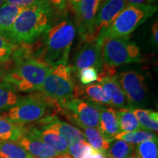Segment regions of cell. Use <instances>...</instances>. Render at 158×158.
<instances>
[{
	"label": "cell",
	"mask_w": 158,
	"mask_h": 158,
	"mask_svg": "<svg viewBox=\"0 0 158 158\" xmlns=\"http://www.w3.org/2000/svg\"><path fill=\"white\" fill-rule=\"evenodd\" d=\"M18 91L11 84L0 82V110H7L19 101Z\"/></svg>",
	"instance_id": "cb8c5ba5"
},
{
	"label": "cell",
	"mask_w": 158,
	"mask_h": 158,
	"mask_svg": "<svg viewBox=\"0 0 158 158\" xmlns=\"http://www.w3.org/2000/svg\"><path fill=\"white\" fill-rule=\"evenodd\" d=\"M81 0H68V4L70 6V7L73 11V13L76 11L77 8H78V4L80 2Z\"/></svg>",
	"instance_id": "74e56055"
},
{
	"label": "cell",
	"mask_w": 158,
	"mask_h": 158,
	"mask_svg": "<svg viewBox=\"0 0 158 158\" xmlns=\"http://www.w3.org/2000/svg\"><path fill=\"white\" fill-rule=\"evenodd\" d=\"M85 97L87 101L101 106H110V102L106 92L100 84H92L81 87L80 86L78 98Z\"/></svg>",
	"instance_id": "ac0fdd59"
},
{
	"label": "cell",
	"mask_w": 158,
	"mask_h": 158,
	"mask_svg": "<svg viewBox=\"0 0 158 158\" xmlns=\"http://www.w3.org/2000/svg\"><path fill=\"white\" fill-rule=\"evenodd\" d=\"M57 105L58 103L51 101L37 91L20 98L19 101L2 113L1 116L16 124L26 125L38 122L48 116L54 115L50 114L51 110H54L56 114Z\"/></svg>",
	"instance_id": "3957f363"
},
{
	"label": "cell",
	"mask_w": 158,
	"mask_h": 158,
	"mask_svg": "<svg viewBox=\"0 0 158 158\" xmlns=\"http://www.w3.org/2000/svg\"><path fill=\"white\" fill-rule=\"evenodd\" d=\"M38 1L40 0H6V3L21 7V8H25V7L34 5Z\"/></svg>",
	"instance_id": "d6a6232c"
},
{
	"label": "cell",
	"mask_w": 158,
	"mask_h": 158,
	"mask_svg": "<svg viewBox=\"0 0 158 158\" xmlns=\"http://www.w3.org/2000/svg\"><path fill=\"white\" fill-rule=\"evenodd\" d=\"M102 0H81L76 15V31L82 43L94 40L93 34L97 13Z\"/></svg>",
	"instance_id": "30bf717a"
},
{
	"label": "cell",
	"mask_w": 158,
	"mask_h": 158,
	"mask_svg": "<svg viewBox=\"0 0 158 158\" xmlns=\"http://www.w3.org/2000/svg\"><path fill=\"white\" fill-rule=\"evenodd\" d=\"M100 106L81 98H72L57 105L56 113L62 114L81 129L98 128Z\"/></svg>",
	"instance_id": "ba28073f"
},
{
	"label": "cell",
	"mask_w": 158,
	"mask_h": 158,
	"mask_svg": "<svg viewBox=\"0 0 158 158\" xmlns=\"http://www.w3.org/2000/svg\"><path fill=\"white\" fill-rule=\"evenodd\" d=\"M152 37L154 40V43L156 45H157V33H158V22L157 21L155 23H154L152 25Z\"/></svg>",
	"instance_id": "8d00e7d4"
},
{
	"label": "cell",
	"mask_w": 158,
	"mask_h": 158,
	"mask_svg": "<svg viewBox=\"0 0 158 158\" xmlns=\"http://www.w3.org/2000/svg\"><path fill=\"white\" fill-rule=\"evenodd\" d=\"M157 139V133L149 130H138L130 133H119L116 135L114 140H122L127 143L137 145L146 141Z\"/></svg>",
	"instance_id": "4316f807"
},
{
	"label": "cell",
	"mask_w": 158,
	"mask_h": 158,
	"mask_svg": "<svg viewBox=\"0 0 158 158\" xmlns=\"http://www.w3.org/2000/svg\"><path fill=\"white\" fill-rule=\"evenodd\" d=\"M5 4H6V0H0V8H1Z\"/></svg>",
	"instance_id": "f35d334b"
},
{
	"label": "cell",
	"mask_w": 158,
	"mask_h": 158,
	"mask_svg": "<svg viewBox=\"0 0 158 158\" xmlns=\"http://www.w3.org/2000/svg\"><path fill=\"white\" fill-rule=\"evenodd\" d=\"M29 128L35 135L38 136L43 143L59 155H68V147L66 142L54 130L43 125L30 127Z\"/></svg>",
	"instance_id": "2e32d148"
},
{
	"label": "cell",
	"mask_w": 158,
	"mask_h": 158,
	"mask_svg": "<svg viewBox=\"0 0 158 158\" xmlns=\"http://www.w3.org/2000/svg\"><path fill=\"white\" fill-rule=\"evenodd\" d=\"M0 158H33L25 149L14 141H0Z\"/></svg>",
	"instance_id": "484cf974"
},
{
	"label": "cell",
	"mask_w": 158,
	"mask_h": 158,
	"mask_svg": "<svg viewBox=\"0 0 158 158\" xmlns=\"http://www.w3.org/2000/svg\"><path fill=\"white\" fill-rule=\"evenodd\" d=\"M116 78L123 90L128 107L135 108L143 106L148 92L143 75L137 71L130 70L121 73Z\"/></svg>",
	"instance_id": "9c48e42d"
},
{
	"label": "cell",
	"mask_w": 158,
	"mask_h": 158,
	"mask_svg": "<svg viewBox=\"0 0 158 158\" xmlns=\"http://www.w3.org/2000/svg\"><path fill=\"white\" fill-rule=\"evenodd\" d=\"M128 5L126 0H102L97 13L93 38L95 40Z\"/></svg>",
	"instance_id": "7c38bea8"
},
{
	"label": "cell",
	"mask_w": 158,
	"mask_h": 158,
	"mask_svg": "<svg viewBox=\"0 0 158 158\" xmlns=\"http://www.w3.org/2000/svg\"><path fill=\"white\" fill-rule=\"evenodd\" d=\"M94 149L85 140L78 141L68 147V155L71 158H85Z\"/></svg>",
	"instance_id": "f1b7e54d"
},
{
	"label": "cell",
	"mask_w": 158,
	"mask_h": 158,
	"mask_svg": "<svg viewBox=\"0 0 158 158\" xmlns=\"http://www.w3.org/2000/svg\"><path fill=\"white\" fill-rule=\"evenodd\" d=\"M56 14L48 0H40L23 9L5 38L16 45L35 43L50 29Z\"/></svg>",
	"instance_id": "6da1fadb"
},
{
	"label": "cell",
	"mask_w": 158,
	"mask_h": 158,
	"mask_svg": "<svg viewBox=\"0 0 158 158\" xmlns=\"http://www.w3.org/2000/svg\"><path fill=\"white\" fill-rule=\"evenodd\" d=\"M156 0H126L128 5H152Z\"/></svg>",
	"instance_id": "e575fe53"
},
{
	"label": "cell",
	"mask_w": 158,
	"mask_h": 158,
	"mask_svg": "<svg viewBox=\"0 0 158 158\" xmlns=\"http://www.w3.org/2000/svg\"><path fill=\"white\" fill-rule=\"evenodd\" d=\"M98 129L106 140L112 142L120 133L116 110L108 106H100V121Z\"/></svg>",
	"instance_id": "9a60e30c"
},
{
	"label": "cell",
	"mask_w": 158,
	"mask_h": 158,
	"mask_svg": "<svg viewBox=\"0 0 158 158\" xmlns=\"http://www.w3.org/2000/svg\"><path fill=\"white\" fill-rule=\"evenodd\" d=\"M85 158H106V157L104 152L97 151V150L94 149L92 152L89 154L87 156H86Z\"/></svg>",
	"instance_id": "d590c367"
},
{
	"label": "cell",
	"mask_w": 158,
	"mask_h": 158,
	"mask_svg": "<svg viewBox=\"0 0 158 158\" xmlns=\"http://www.w3.org/2000/svg\"><path fill=\"white\" fill-rule=\"evenodd\" d=\"M134 115L138 119L141 130H149L157 133L158 130V113L143 108H132Z\"/></svg>",
	"instance_id": "44dd1931"
},
{
	"label": "cell",
	"mask_w": 158,
	"mask_h": 158,
	"mask_svg": "<svg viewBox=\"0 0 158 158\" xmlns=\"http://www.w3.org/2000/svg\"><path fill=\"white\" fill-rule=\"evenodd\" d=\"M126 158H138V157H137V156H136L135 152H134V153L133 154V155H130L129 157H126Z\"/></svg>",
	"instance_id": "60d3db41"
},
{
	"label": "cell",
	"mask_w": 158,
	"mask_h": 158,
	"mask_svg": "<svg viewBox=\"0 0 158 158\" xmlns=\"http://www.w3.org/2000/svg\"><path fill=\"white\" fill-rule=\"evenodd\" d=\"M51 67L34 59L14 62L2 81L11 84L17 91L34 92L42 87L45 77Z\"/></svg>",
	"instance_id": "277c9868"
},
{
	"label": "cell",
	"mask_w": 158,
	"mask_h": 158,
	"mask_svg": "<svg viewBox=\"0 0 158 158\" xmlns=\"http://www.w3.org/2000/svg\"><path fill=\"white\" fill-rule=\"evenodd\" d=\"M23 9L7 3L0 8V36L5 38L10 29Z\"/></svg>",
	"instance_id": "ffe728a7"
},
{
	"label": "cell",
	"mask_w": 158,
	"mask_h": 158,
	"mask_svg": "<svg viewBox=\"0 0 158 158\" xmlns=\"http://www.w3.org/2000/svg\"><path fill=\"white\" fill-rule=\"evenodd\" d=\"M82 84H90L98 80V71L94 68H87L81 70L76 74Z\"/></svg>",
	"instance_id": "4dcf8cb0"
},
{
	"label": "cell",
	"mask_w": 158,
	"mask_h": 158,
	"mask_svg": "<svg viewBox=\"0 0 158 158\" xmlns=\"http://www.w3.org/2000/svg\"><path fill=\"white\" fill-rule=\"evenodd\" d=\"M14 62L12 59L7 61H0V80H2L7 72L13 68Z\"/></svg>",
	"instance_id": "836d02e7"
},
{
	"label": "cell",
	"mask_w": 158,
	"mask_h": 158,
	"mask_svg": "<svg viewBox=\"0 0 158 158\" xmlns=\"http://www.w3.org/2000/svg\"><path fill=\"white\" fill-rule=\"evenodd\" d=\"M135 154L138 158H158L157 139L135 145Z\"/></svg>",
	"instance_id": "83f0119b"
},
{
	"label": "cell",
	"mask_w": 158,
	"mask_h": 158,
	"mask_svg": "<svg viewBox=\"0 0 158 158\" xmlns=\"http://www.w3.org/2000/svg\"><path fill=\"white\" fill-rule=\"evenodd\" d=\"M157 11V7L154 5H127L97 40L102 45V41L108 37L129 36Z\"/></svg>",
	"instance_id": "8992f818"
},
{
	"label": "cell",
	"mask_w": 158,
	"mask_h": 158,
	"mask_svg": "<svg viewBox=\"0 0 158 158\" xmlns=\"http://www.w3.org/2000/svg\"><path fill=\"white\" fill-rule=\"evenodd\" d=\"M120 133H130L141 130L139 122L134 115L133 109L129 107L120 108L116 110Z\"/></svg>",
	"instance_id": "7402d4cb"
},
{
	"label": "cell",
	"mask_w": 158,
	"mask_h": 158,
	"mask_svg": "<svg viewBox=\"0 0 158 158\" xmlns=\"http://www.w3.org/2000/svg\"><path fill=\"white\" fill-rule=\"evenodd\" d=\"M27 127L13 122L0 116V140L15 142L26 133Z\"/></svg>",
	"instance_id": "d6986e66"
},
{
	"label": "cell",
	"mask_w": 158,
	"mask_h": 158,
	"mask_svg": "<svg viewBox=\"0 0 158 158\" xmlns=\"http://www.w3.org/2000/svg\"><path fill=\"white\" fill-rule=\"evenodd\" d=\"M98 81L103 88L109 100L110 107L117 109L128 107L125 95L118 84L116 76L100 79Z\"/></svg>",
	"instance_id": "e0dca14e"
},
{
	"label": "cell",
	"mask_w": 158,
	"mask_h": 158,
	"mask_svg": "<svg viewBox=\"0 0 158 158\" xmlns=\"http://www.w3.org/2000/svg\"><path fill=\"white\" fill-rule=\"evenodd\" d=\"M76 35V26L71 21H64L57 23L40 38L31 43L32 58L50 67L68 64Z\"/></svg>",
	"instance_id": "7a4b0ae2"
},
{
	"label": "cell",
	"mask_w": 158,
	"mask_h": 158,
	"mask_svg": "<svg viewBox=\"0 0 158 158\" xmlns=\"http://www.w3.org/2000/svg\"><path fill=\"white\" fill-rule=\"evenodd\" d=\"M85 141L97 151L104 152L108 149L111 142L105 138L98 128L89 127L83 129Z\"/></svg>",
	"instance_id": "603a6c76"
},
{
	"label": "cell",
	"mask_w": 158,
	"mask_h": 158,
	"mask_svg": "<svg viewBox=\"0 0 158 158\" xmlns=\"http://www.w3.org/2000/svg\"><path fill=\"white\" fill-rule=\"evenodd\" d=\"M37 124L46 126L56 131L63 138L68 147L76 142L85 140L81 130L68 122L59 119L56 115L46 116L37 122Z\"/></svg>",
	"instance_id": "4fadbf2b"
},
{
	"label": "cell",
	"mask_w": 158,
	"mask_h": 158,
	"mask_svg": "<svg viewBox=\"0 0 158 158\" xmlns=\"http://www.w3.org/2000/svg\"><path fill=\"white\" fill-rule=\"evenodd\" d=\"M103 62L110 66L138 62L142 60L139 47L130 40V37H108L102 41Z\"/></svg>",
	"instance_id": "52a82bcc"
},
{
	"label": "cell",
	"mask_w": 158,
	"mask_h": 158,
	"mask_svg": "<svg viewBox=\"0 0 158 158\" xmlns=\"http://www.w3.org/2000/svg\"><path fill=\"white\" fill-rule=\"evenodd\" d=\"M17 48L18 45L0 36V61H7L11 59Z\"/></svg>",
	"instance_id": "f546056e"
},
{
	"label": "cell",
	"mask_w": 158,
	"mask_h": 158,
	"mask_svg": "<svg viewBox=\"0 0 158 158\" xmlns=\"http://www.w3.org/2000/svg\"><path fill=\"white\" fill-rule=\"evenodd\" d=\"M15 142L27 150L33 158H56L59 156L43 143L29 127H27L26 133Z\"/></svg>",
	"instance_id": "5bb4252c"
},
{
	"label": "cell",
	"mask_w": 158,
	"mask_h": 158,
	"mask_svg": "<svg viewBox=\"0 0 158 158\" xmlns=\"http://www.w3.org/2000/svg\"><path fill=\"white\" fill-rule=\"evenodd\" d=\"M74 57L73 64L70 65L72 72L78 73L81 70L87 68H95L98 73L103 64L101 43L98 40L83 43Z\"/></svg>",
	"instance_id": "8fae6325"
},
{
	"label": "cell",
	"mask_w": 158,
	"mask_h": 158,
	"mask_svg": "<svg viewBox=\"0 0 158 158\" xmlns=\"http://www.w3.org/2000/svg\"><path fill=\"white\" fill-rule=\"evenodd\" d=\"M56 158H71V157L68 155H59Z\"/></svg>",
	"instance_id": "ab89813d"
},
{
	"label": "cell",
	"mask_w": 158,
	"mask_h": 158,
	"mask_svg": "<svg viewBox=\"0 0 158 158\" xmlns=\"http://www.w3.org/2000/svg\"><path fill=\"white\" fill-rule=\"evenodd\" d=\"M0 141H1V140H0Z\"/></svg>",
	"instance_id": "b9f144b4"
},
{
	"label": "cell",
	"mask_w": 158,
	"mask_h": 158,
	"mask_svg": "<svg viewBox=\"0 0 158 158\" xmlns=\"http://www.w3.org/2000/svg\"><path fill=\"white\" fill-rule=\"evenodd\" d=\"M72 73L68 64L51 67L39 92L56 103L78 98L80 86L75 84Z\"/></svg>",
	"instance_id": "5b68a950"
},
{
	"label": "cell",
	"mask_w": 158,
	"mask_h": 158,
	"mask_svg": "<svg viewBox=\"0 0 158 158\" xmlns=\"http://www.w3.org/2000/svg\"><path fill=\"white\" fill-rule=\"evenodd\" d=\"M135 152V145L122 140H116L110 143L105 152L106 158H126Z\"/></svg>",
	"instance_id": "d4e9b609"
},
{
	"label": "cell",
	"mask_w": 158,
	"mask_h": 158,
	"mask_svg": "<svg viewBox=\"0 0 158 158\" xmlns=\"http://www.w3.org/2000/svg\"><path fill=\"white\" fill-rule=\"evenodd\" d=\"M56 14L64 15L68 13V0H48Z\"/></svg>",
	"instance_id": "1f68e13d"
}]
</instances>
